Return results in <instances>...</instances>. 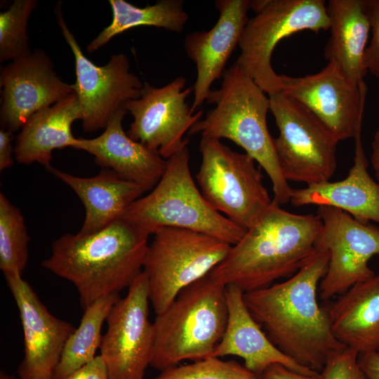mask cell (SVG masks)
I'll return each mask as SVG.
<instances>
[{"label":"cell","instance_id":"cell-1","mask_svg":"<svg viewBox=\"0 0 379 379\" xmlns=\"http://www.w3.org/2000/svg\"><path fill=\"white\" fill-rule=\"evenodd\" d=\"M329 253L317 249L287 280L244 293V302L271 342L300 365L321 373L329 357L345 347L333 335L317 292Z\"/></svg>","mask_w":379,"mask_h":379},{"label":"cell","instance_id":"cell-2","mask_svg":"<svg viewBox=\"0 0 379 379\" xmlns=\"http://www.w3.org/2000/svg\"><path fill=\"white\" fill-rule=\"evenodd\" d=\"M149 236L120 218L93 233L61 236L41 265L75 286L84 310L130 287L143 271Z\"/></svg>","mask_w":379,"mask_h":379},{"label":"cell","instance_id":"cell-3","mask_svg":"<svg viewBox=\"0 0 379 379\" xmlns=\"http://www.w3.org/2000/svg\"><path fill=\"white\" fill-rule=\"evenodd\" d=\"M323 223L318 215L290 213L272 199L260 220L209 273L244 293L295 274L316 251Z\"/></svg>","mask_w":379,"mask_h":379},{"label":"cell","instance_id":"cell-4","mask_svg":"<svg viewBox=\"0 0 379 379\" xmlns=\"http://www.w3.org/2000/svg\"><path fill=\"white\" fill-rule=\"evenodd\" d=\"M215 106L189 130V135L232 140L257 161L272 184L273 200L279 205L290 201L292 189L277 159L274 138L267 125L270 99L235 62L222 74L217 90L206 100Z\"/></svg>","mask_w":379,"mask_h":379},{"label":"cell","instance_id":"cell-5","mask_svg":"<svg viewBox=\"0 0 379 379\" xmlns=\"http://www.w3.org/2000/svg\"><path fill=\"white\" fill-rule=\"evenodd\" d=\"M225 288L208 274L182 290L156 314L150 366L162 371L185 360L213 357L227 321Z\"/></svg>","mask_w":379,"mask_h":379},{"label":"cell","instance_id":"cell-6","mask_svg":"<svg viewBox=\"0 0 379 379\" xmlns=\"http://www.w3.org/2000/svg\"><path fill=\"white\" fill-rule=\"evenodd\" d=\"M167 160L166 170L149 193L134 201L122 219L149 235L163 227L190 230L233 246L246 230L215 211L197 187L187 147Z\"/></svg>","mask_w":379,"mask_h":379},{"label":"cell","instance_id":"cell-7","mask_svg":"<svg viewBox=\"0 0 379 379\" xmlns=\"http://www.w3.org/2000/svg\"><path fill=\"white\" fill-rule=\"evenodd\" d=\"M255 15L248 19L241 35L237 63L269 95L281 92L280 77L271 64L273 51L294 33L329 29L322 0L251 1Z\"/></svg>","mask_w":379,"mask_h":379},{"label":"cell","instance_id":"cell-8","mask_svg":"<svg viewBox=\"0 0 379 379\" xmlns=\"http://www.w3.org/2000/svg\"><path fill=\"white\" fill-rule=\"evenodd\" d=\"M230 247L225 241L190 230L163 227L155 232L143 266L155 314L164 312L185 288L208 274Z\"/></svg>","mask_w":379,"mask_h":379},{"label":"cell","instance_id":"cell-9","mask_svg":"<svg viewBox=\"0 0 379 379\" xmlns=\"http://www.w3.org/2000/svg\"><path fill=\"white\" fill-rule=\"evenodd\" d=\"M201 163L196 175L201 192L218 212L248 230L272 204L255 160L220 140L201 137Z\"/></svg>","mask_w":379,"mask_h":379},{"label":"cell","instance_id":"cell-10","mask_svg":"<svg viewBox=\"0 0 379 379\" xmlns=\"http://www.w3.org/2000/svg\"><path fill=\"white\" fill-rule=\"evenodd\" d=\"M279 136L274 145L284 178L307 185L329 181L339 140L312 114L283 92L269 95Z\"/></svg>","mask_w":379,"mask_h":379},{"label":"cell","instance_id":"cell-11","mask_svg":"<svg viewBox=\"0 0 379 379\" xmlns=\"http://www.w3.org/2000/svg\"><path fill=\"white\" fill-rule=\"evenodd\" d=\"M61 8V3H58L55 13L74 57L76 81L72 87L81 107L83 129L86 133L105 129L122 105L140 97L144 84L130 71L128 58L124 53L112 55L102 66L91 62L67 27Z\"/></svg>","mask_w":379,"mask_h":379},{"label":"cell","instance_id":"cell-12","mask_svg":"<svg viewBox=\"0 0 379 379\" xmlns=\"http://www.w3.org/2000/svg\"><path fill=\"white\" fill-rule=\"evenodd\" d=\"M149 291L142 271L124 298L113 305L107 319L100 355L109 379H144L153 357L154 331L149 320Z\"/></svg>","mask_w":379,"mask_h":379},{"label":"cell","instance_id":"cell-13","mask_svg":"<svg viewBox=\"0 0 379 379\" xmlns=\"http://www.w3.org/2000/svg\"><path fill=\"white\" fill-rule=\"evenodd\" d=\"M317 215L323 227L315 248L329 253L328 270L319 291L321 299L328 300L375 274L368 262L379 255V225L361 222L328 206H318Z\"/></svg>","mask_w":379,"mask_h":379},{"label":"cell","instance_id":"cell-14","mask_svg":"<svg viewBox=\"0 0 379 379\" xmlns=\"http://www.w3.org/2000/svg\"><path fill=\"white\" fill-rule=\"evenodd\" d=\"M281 91L299 102L339 140L361 133L367 88L333 61L303 77L279 75Z\"/></svg>","mask_w":379,"mask_h":379},{"label":"cell","instance_id":"cell-15","mask_svg":"<svg viewBox=\"0 0 379 379\" xmlns=\"http://www.w3.org/2000/svg\"><path fill=\"white\" fill-rule=\"evenodd\" d=\"M185 84L182 77L161 87L145 82L140 97L125 103L133 118L128 136L164 159L187 146L183 135L202 117V110L194 114L186 102L193 86L184 89Z\"/></svg>","mask_w":379,"mask_h":379},{"label":"cell","instance_id":"cell-16","mask_svg":"<svg viewBox=\"0 0 379 379\" xmlns=\"http://www.w3.org/2000/svg\"><path fill=\"white\" fill-rule=\"evenodd\" d=\"M53 67L50 57L38 49L1 69L2 128L15 132L32 114L74 93L72 84L63 81Z\"/></svg>","mask_w":379,"mask_h":379},{"label":"cell","instance_id":"cell-17","mask_svg":"<svg viewBox=\"0 0 379 379\" xmlns=\"http://www.w3.org/2000/svg\"><path fill=\"white\" fill-rule=\"evenodd\" d=\"M4 277L23 331L24 357L18 375L20 379H53L65 343L75 328L53 315L22 275Z\"/></svg>","mask_w":379,"mask_h":379},{"label":"cell","instance_id":"cell-18","mask_svg":"<svg viewBox=\"0 0 379 379\" xmlns=\"http://www.w3.org/2000/svg\"><path fill=\"white\" fill-rule=\"evenodd\" d=\"M215 5L219 18L214 26L207 31L190 33L185 39V50L197 70L192 113L207 100L211 85L222 76L248 20L250 0H218Z\"/></svg>","mask_w":379,"mask_h":379},{"label":"cell","instance_id":"cell-19","mask_svg":"<svg viewBox=\"0 0 379 379\" xmlns=\"http://www.w3.org/2000/svg\"><path fill=\"white\" fill-rule=\"evenodd\" d=\"M127 112L124 104L100 135L91 139L77 138L73 148L93 155L102 168L112 170L121 178L150 191L163 175L167 160L124 131L122 123Z\"/></svg>","mask_w":379,"mask_h":379},{"label":"cell","instance_id":"cell-20","mask_svg":"<svg viewBox=\"0 0 379 379\" xmlns=\"http://www.w3.org/2000/svg\"><path fill=\"white\" fill-rule=\"evenodd\" d=\"M225 293L227 321L213 357H239L244 360L246 368L259 376L275 364L304 375L320 373L296 363L271 342L248 310L244 300V292L240 288L227 285Z\"/></svg>","mask_w":379,"mask_h":379},{"label":"cell","instance_id":"cell-21","mask_svg":"<svg viewBox=\"0 0 379 379\" xmlns=\"http://www.w3.org/2000/svg\"><path fill=\"white\" fill-rule=\"evenodd\" d=\"M354 163L348 175L337 182H324L292 189L290 202L296 207L315 205L337 208L357 220L379 225V183L369 175L361 133L355 138Z\"/></svg>","mask_w":379,"mask_h":379},{"label":"cell","instance_id":"cell-22","mask_svg":"<svg viewBox=\"0 0 379 379\" xmlns=\"http://www.w3.org/2000/svg\"><path fill=\"white\" fill-rule=\"evenodd\" d=\"M334 337L359 354L379 352V274L325 305Z\"/></svg>","mask_w":379,"mask_h":379},{"label":"cell","instance_id":"cell-23","mask_svg":"<svg viewBox=\"0 0 379 379\" xmlns=\"http://www.w3.org/2000/svg\"><path fill=\"white\" fill-rule=\"evenodd\" d=\"M49 172L71 187L84 204L85 218L79 232L82 234L95 232L121 218L126 209L147 192L107 168L89 178L54 168Z\"/></svg>","mask_w":379,"mask_h":379},{"label":"cell","instance_id":"cell-24","mask_svg":"<svg viewBox=\"0 0 379 379\" xmlns=\"http://www.w3.org/2000/svg\"><path fill=\"white\" fill-rule=\"evenodd\" d=\"M81 119V107L75 93L34 113L17 136L15 160L22 164L39 163L50 171L53 151L73 148L75 145L77 138L72 134V126Z\"/></svg>","mask_w":379,"mask_h":379},{"label":"cell","instance_id":"cell-25","mask_svg":"<svg viewBox=\"0 0 379 379\" xmlns=\"http://www.w3.org/2000/svg\"><path fill=\"white\" fill-rule=\"evenodd\" d=\"M330 37L324 57L337 62L352 79L364 80L367 73L364 53L370 32L364 0H329L326 5Z\"/></svg>","mask_w":379,"mask_h":379},{"label":"cell","instance_id":"cell-26","mask_svg":"<svg viewBox=\"0 0 379 379\" xmlns=\"http://www.w3.org/2000/svg\"><path fill=\"white\" fill-rule=\"evenodd\" d=\"M112 11V22L86 46L89 53L98 51L113 37L140 26H152L180 33L188 14L182 0H161L154 5L137 7L124 0H109Z\"/></svg>","mask_w":379,"mask_h":379},{"label":"cell","instance_id":"cell-27","mask_svg":"<svg viewBox=\"0 0 379 379\" xmlns=\"http://www.w3.org/2000/svg\"><path fill=\"white\" fill-rule=\"evenodd\" d=\"M119 295L100 299L85 309L79 326L68 338L53 379H63L92 361L100 348L102 327Z\"/></svg>","mask_w":379,"mask_h":379},{"label":"cell","instance_id":"cell-28","mask_svg":"<svg viewBox=\"0 0 379 379\" xmlns=\"http://www.w3.org/2000/svg\"><path fill=\"white\" fill-rule=\"evenodd\" d=\"M29 237L20 210L0 193V269L4 276L22 275L28 260Z\"/></svg>","mask_w":379,"mask_h":379},{"label":"cell","instance_id":"cell-29","mask_svg":"<svg viewBox=\"0 0 379 379\" xmlns=\"http://www.w3.org/2000/svg\"><path fill=\"white\" fill-rule=\"evenodd\" d=\"M37 0H15L0 13V61L11 62L29 55L28 20Z\"/></svg>","mask_w":379,"mask_h":379},{"label":"cell","instance_id":"cell-30","mask_svg":"<svg viewBox=\"0 0 379 379\" xmlns=\"http://www.w3.org/2000/svg\"><path fill=\"white\" fill-rule=\"evenodd\" d=\"M154 379H261V377L235 360L225 361L211 357L169 368L161 371Z\"/></svg>","mask_w":379,"mask_h":379},{"label":"cell","instance_id":"cell-31","mask_svg":"<svg viewBox=\"0 0 379 379\" xmlns=\"http://www.w3.org/2000/svg\"><path fill=\"white\" fill-rule=\"evenodd\" d=\"M359 354L347 347L331 355L321 372L323 379H367L358 363Z\"/></svg>","mask_w":379,"mask_h":379},{"label":"cell","instance_id":"cell-32","mask_svg":"<svg viewBox=\"0 0 379 379\" xmlns=\"http://www.w3.org/2000/svg\"><path fill=\"white\" fill-rule=\"evenodd\" d=\"M364 6L371 32V42L364 53V65L367 72L379 77V0H364Z\"/></svg>","mask_w":379,"mask_h":379},{"label":"cell","instance_id":"cell-33","mask_svg":"<svg viewBox=\"0 0 379 379\" xmlns=\"http://www.w3.org/2000/svg\"><path fill=\"white\" fill-rule=\"evenodd\" d=\"M63 379H109L106 364L100 355Z\"/></svg>","mask_w":379,"mask_h":379},{"label":"cell","instance_id":"cell-34","mask_svg":"<svg viewBox=\"0 0 379 379\" xmlns=\"http://www.w3.org/2000/svg\"><path fill=\"white\" fill-rule=\"evenodd\" d=\"M260 377L261 379H323L321 373L313 375H304L280 364L270 366Z\"/></svg>","mask_w":379,"mask_h":379},{"label":"cell","instance_id":"cell-35","mask_svg":"<svg viewBox=\"0 0 379 379\" xmlns=\"http://www.w3.org/2000/svg\"><path fill=\"white\" fill-rule=\"evenodd\" d=\"M13 133L8 130H0V171L10 168L13 164L12 145Z\"/></svg>","mask_w":379,"mask_h":379},{"label":"cell","instance_id":"cell-36","mask_svg":"<svg viewBox=\"0 0 379 379\" xmlns=\"http://www.w3.org/2000/svg\"><path fill=\"white\" fill-rule=\"evenodd\" d=\"M358 363L367 379H379V352L359 354Z\"/></svg>","mask_w":379,"mask_h":379},{"label":"cell","instance_id":"cell-37","mask_svg":"<svg viewBox=\"0 0 379 379\" xmlns=\"http://www.w3.org/2000/svg\"><path fill=\"white\" fill-rule=\"evenodd\" d=\"M371 161L375 175L379 180V126L375 133L372 142Z\"/></svg>","mask_w":379,"mask_h":379},{"label":"cell","instance_id":"cell-38","mask_svg":"<svg viewBox=\"0 0 379 379\" xmlns=\"http://www.w3.org/2000/svg\"><path fill=\"white\" fill-rule=\"evenodd\" d=\"M0 379H15V378H13L11 375H8L4 371H1V372H0Z\"/></svg>","mask_w":379,"mask_h":379}]
</instances>
